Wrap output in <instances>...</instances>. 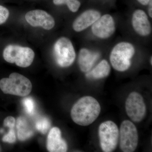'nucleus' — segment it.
Masks as SVG:
<instances>
[{
    "label": "nucleus",
    "instance_id": "obj_2",
    "mask_svg": "<svg viewBox=\"0 0 152 152\" xmlns=\"http://www.w3.org/2000/svg\"><path fill=\"white\" fill-rule=\"evenodd\" d=\"M135 45L131 42L121 41L113 46L110 52L109 59L115 70L124 72L131 67L132 60L137 52Z\"/></svg>",
    "mask_w": 152,
    "mask_h": 152
},
{
    "label": "nucleus",
    "instance_id": "obj_17",
    "mask_svg": "<svg viewBox=\"0 0 152 152\" xmlns=\"http://www.w3.org/2000/svg\"><path fill=\"white\" fill-rule=\"evenodd\" d=\"M54 4L56 5H66L72 12H77L81 6V3L79 0H53Z\"/></svg>",
    "mask_w": 152,
    "mask_h": 152
},
{
    "label": "nucleus",
    "instance_id": "obj_14",
    "mask_svg": "<svg viewBox=\"0 0 152 152\" xmlns=\"http://www.w3.org/2000/svg\"><path fill=\"white\" fill-rule=\"evenodd\" d=\"M47 148L50 152H65L67 151V144L61 137V133L59 128H53L49 132Z\"/></svg>",
    "mask_w": 152,
    "mask_h": 152
},
{
    "label": "nucleus",
    "instance_id": "obj_16",
    "mask_svg": "<svg viewBox=\"0 0 152 152\" xmlns=\"http://www.w3.org/2000/svg\"><path fill=\"white\" fill-rule=\"evenodd\" d=\"M17 129L19 140L25 141L34 135V131L25 118L19 117L17 121Z\"/></svg>",
    "mask_w": 152,
    "mask_h": 152
},
{
    "label": "nucleus",
    "instance_id": "obj_1",
    "mask_svg": "<svg viewBox=\"0 0 152 152\" xmlns=\"http://www.w3.org/2000/svg\"><path fill=\"white\" fill-rule=\"evenodd\" d=\"M97 100L91 96L83 97L74 105L71 110L73 121L81 126H88L96 120L101 112Z\"/></svg>",
    "mask_w": 152,
    "mask_h": 152
},
{
    "label": "nucleus",
    "instance_id": "obj_11",
    "mask_svg": "<svg viewBox=\"0 0 152 152\" xmlns=\"http://www.w3.org/2000/svg\"><path fill=\"white\" fill-rule=\"evenodd\" d=\"M102 15V12L97 9H87L75 19L72 24L73 29L76 32L83 31L91 27Z\"/></svg>",
    "mask_w": 152,
    "mask_h": 152
},
{
    "label": "nucleus",
    "instance_id": "obj_12",
    "mask_svg": "<svg viewBox=\"0 0 152 152\" xmlns=\"http://www.w3.org/2000/svg\"><path fill=\"white\" fill-rule=\"evenodd\" d=\"M26 21L33 27H42L45 29L50 30L54 27V19L45 11L42 10L30 11L25 15Z\"/></svg>",
    "mask_w": 152,
    "mask_h": 152
},
{
    "label": "nucleus",
    "instance_id": "obj_20",
    "mask_svg": "<svg viewBox=\"0 0 152 152\" xmlns=\"http://www.w3.org/2000/svg\"><path fill=\"white\" fill-rule=\"evenodd\" d=\"M8 133L3 137L2 141L4 142L12 144L16 141V136L14 127H10Z\"/></svg>",
    "mask_w": 152,
    "mask_h": 152
},
{
    "label": "nucleus",
    "instance_id": "obj_5",
    "mask_svg": "<svg viewBox=\"0 0 152 152\" xmlns=\"http://www.w3.org/2000/svg\"><path fill=\"white\" fill-rule=\"evenodd\" d=\"M53 55L59 66L67 68L72 65L75 60L76 54L70 39L66 37L58 39L54 45Z\"/></svg>",
    "mask_w": 152,
    "mask_h": 152
},
{
    "label": "nucleus",
    "instance_id": "obj_18",
    "mask_svg": "<svg viewBox=\"0 0 152 152\" xmlns=\"http://www.w3.org/2000/svg\"><path fill=\"white\" fill-rule=\"evenodd\" d=\"M50 122L48 118L42 117L38 120L36 123V128L42 134H46L50 127Z\"/></svg>",
    "mask_w": 152,
    "mask_h": 152
},
{
    "label": "nucleus",
    "instance_id": "obj_23",
    "mask_svg": "<svg viewBox=\"0 0 152 152\" xmlns=\"http://www.w3.org/2000/svg\"><path fill=\"white\" fill-rule=\"evenodd\" d=\"M147 13L150 19H152V0L150 1L147 6Z\"/></svg>",
    "mask_w": 152,
    "mask_h": 152
},
{
    "label": "nucleus",
    "instance_id": "obj_22",
    "mask_svg": "<svg viewBox=\"0 0 152 152\" xmlns=\"http://www.w3.org/2000/svg\"><path fill=\"white\" fill-rule=\"evenodd\" d=\"M15 118L12 116L7 117L4 121V125L5 126L10 128L15 127Z\"/></svg>",
    "mask_w": 152,
    "mask_h": 152
},
{
    "label": "nucleus",
    "instance_id": "obj_4",
    "mask_svg": "<svg viewBox=\"0 0 152 152\" xmlns=\"http://www.w3.org/2000/svg\"><path fill=\"white\" fill-rule=\"evenodd\" d=\"M3 56L4 59L7 62L15 63L18 66L26 68L33 63L35 54L34 51L28 47L10 45L4 49Z\"/></svg>",
    "mask_w": 152,
    "mask_h": 152
},
{
    "label": "nucleus",
    "instance_id": "obj_8",
    "mask_svg": "<svg viewBox=\"0 0 152 152\" xmlns=\"http://www.w3.org/2000/svg\"><path fill=\"white\" fill-rule=\"evenodd\" d=\"M120 146L124 152L135 151L138 143V134L135 125L129 120L123 121L119 130Z\"/></svg>",
    "mask_w": 152,
    "mask_h": 152
},
{
    "label": "nucleus",
    "instance_id": "obj_3",
    "mask_svg": "<svg viewBox=\"0 0 152 152\" xmlns=\"http://www.w3.org/2000/svg\"><path fill=\"white\" fill-rule=\"evenodd\" d=\"M32 87L30 80L18 73H12L9 78L0 80V88L5 94L26 96L31 91Z\"/></svg>",
    "mask_w": 152,
    "mask_h": 152
},
{
    "label": "nucleus",
    "instance_id": "obj_24",
    "mask_svg": "<svg viewBox=\"0 0 152 152\" xmlns=\"http://www.w3.org/2000/svg\"><path fill=\"white\" fill-rule=\"evenodd\" d=\"M136 1L141 5L146 7L150 2V1L151 0H136Z\"/></svg>",
    "mask_w": 152,
    "mask_h": 152
},
{
    "label": "nucleus",
    "instance_id": "obj_10",
    "mask_svg": "<svg viewBox=\"0 0 152 152\" xmlns=\"http://www.w3.org/2000/svg\"><path fill=\"white\" fill-rule=\"evenodd\" d=\"M131 26L136 34L141 38L149 37L152 34V25L146 12L136 9L131 14Z\"/></svg>",
    "mask_w": 152,
    "mask_h": 152
},
{
    "label": "nucleus",
    "instance_id": "obj_9",
    "mask_svg": "<svg viewBox=\"0 0 152 152\" xmlns=\"http://www.w3.org/2000/svg\"><path fill=\"white\" fill-rule=\"evenodd\" d=\"M126 113L133 121L139 123L146 114V106L140 94L133 92L129 95L125 104Z\"/></svg>",
    "mask_w": 152,
    "mask_h": 152
},
{
    "label": "nucleus",
    "instance_id": "obj_19",
    "mask_svg": "<svg viewBox=\"0 0 152 152\" xmlns=\"http://www.w3.org/2000/svg\"><path fill=\"white\" fill-rule=\"evenodd\" d=\"M23 104L25 110L28 114L33 115L35 110V104L34 100L31 98H25L23 101Z\"/></svg>",
    "mask_w": 152,
    "mask_h": 152
},
{
    "label": "nucleus",
    "instance_id": "obj_6",
    "mask_svg": "<svg viewBox=\"0 0 152 152\" xmlns=\"http://www.w3.org/2000/svg\"><path fill=\"white\" fill-rule=\"evenodd\" d=\"M99 136L103 151L112 152L116 149L119 137V130L115 123L107 121L102 123L99 128Z\"/></svg>",
    "mask_w": 152,
    "mask_h": 152
},
{
    "label": "nucleus",
    "instance_id": "obj_7",
    "mask_svg": "<svg viewBox=\"0 0 152 152\" xmlns=\"http://www.w3.org/2000/svg\"><path fill=\"white\" fill-rule=\"evenodd\" d=\"M90 29L94 37L100 40H106L112 37L115 33L116 22L111 14H103Z\"/></svg>",
    "mask_w": 152,
    "mask_h": 152
},
{
    "label": "nucleus",
    "instance_id": "obj_15",
    "mask_svg": "<svg viewBox=\"0 0 152 152\" xmlns=\"http://www.w3.org/2000/svg\"><path fill=\"white\" fill-rule=\"evenodd\" d=\"M111 66L107 60H101L88 72L86 73V77L90 80H100L105 78L110 75Z\"/></svg>",
    "mask_w": 152,
    "mask_h": 152
},
{
    "label": "nucleus",
    "instance_id": "obj_25",
    "mask_svg": "<svg viewBox=\"0 0 152 152\" xmlns=\"http://www.w3.org/2000/svg\"><path fill=\"white\" fill-rule=\"evenodd\" d=\"M149 62L150 64L151 65V66H152V56H151V57H150V59H149Z\"/></svg>",
    "mask_w": 152,
    "mask_h": 152
},
{
    "label": "nucleus",
    "instance_id": "obj_13",
    "mask_svg": "<svg viewBox=\"0 0 152 152\" xmlns=\"http://www.w3.org/2000/svg\"><path fill=\"white\" fill-rule=\"evenodd\" d=\"M101 57L100 52L88 47L80 49L78 64L80 70L85 74L89 72L96 65Z\"/></svg>",
    "mask_w": 152,
    "mask_h": 152
},
{
    "label": "nucleus",
    "instance_id": "obj_26",
    "mask_svg": "<svg viewBox=\"0 0 152 152\" xmlns=\"http://www.w3.org/2000/svg\"><path fill=\"white\" fill-rule=\"evenodd\" d=\"M1 145H0V152H1Z\"/></svg>",
    "mask_w": 152,
    "mask_h": 152
},
{
    "label": "nucleus",
    "instance_id": "obj_21",
    "mask_svg": "<svg viewBox=\"0 0 152 152\" xmlns=\"http://www.w3.org/2000/svg\"><path fill=\"white\" fill-rule=\"evenodd\" d=\"M10 15L8 10L5 7L0 5V25L5 23Z\"/></svg>",
    "mask_w": 152,
    "mask_h": 152
}]
</instances>
